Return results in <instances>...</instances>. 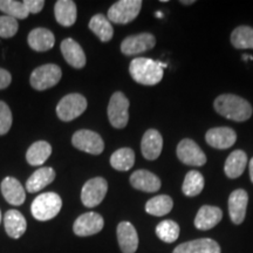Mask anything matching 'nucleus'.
Wrapping results in <instances>:
<instances>
[{"label": "nucleus", "mask_w": 253, "mask_h": 253, "mask_svg": "<svg viewBox=\"0 0 253 253\" xmlns=\"http://www.w3.org/2000/svg\"><path fill=\"white\" fill-rule=\"evenodd\" d=\"M167 63L147 58H136L129 65V73L137 84L143 86H155L163 79V68Z\"/></svg>", "instance_id": "f257e3e1"}, {"label": "nucleus", "mask_w": 253, "mask_h": 253, "mask_svg": "<svg viewBox=\"0 0 253 253\" xmlns=\"http://www.w3.org/2000/svg\"><path fill=\"white\" fill-rule=\"evenodd\" d=\"M214 109L219 115L236 122H244L251 118L252 106L249 101L233 94H224L214 100Z\"/></svg>", "instance_id": "f03ea898"}, {"label": "nucleus", "mask_w": 253, "mask_h": 253, "mask_svg": "<svg viewBox=\"0 0 253 253\" xmlns=\"http://www.w3.org/2000/svg\"><path fill=\"white\" fill-rule=\"evenodd\" d=\"M62 208V199L55 192H45L37 196L31 205L32 216L39 221L50 220L58 216Z\"/></svg>", "instance_id": "7ed1b4c3"}, {"label": "nucleus", "mask_w": 253, "mask_h": 253, "mask_svg": "<svg viewBox=\"0 0 253 253\" xmlns=\"http://www.w3.org/2000/svg\"><path fill=\"white\" fill-rule=\"evenodd\" d=\"M61 77L62 71L58 65L46 63L32 72L30 82L36 90H46L58 84Z\"/></svg>", "instance_id": "20e7f679"}, {"label": "nucleus", "mask_w": 253, "mask_h": 253, "mask_svg": "<svg viewBox=\"0 0 253 253\" xmlns=\"http://www.w3.org/2000/svg\"><path fill=\"white\" fill-rule=\"evenodd\" d=\"M87 109V100L81 94L66 95L56 106V114L61 121L69 122L82 115Z\"/></svg>", "instance_id": "39448f33"}, {"label": "nucleus", "mask_w": 253, "mask_h": 253, "mask_svg": "<svg viewBox=\"0 0 253 253\" xmlns=\"http://www.w3.org/2000/svg\"><path fill=\"white\" fill-rule=\"evenodd\" d=\"M141 8V0H120L108 9L107 18L114 24L126 25L136 19L140 14Z\"/></svg>", "instance_id": "423d86ee"}, {"label": "nucleus", "mask_w": 253, "mask_h": 253, "mask_svg": "<svg viewBox=\"0 0 253 253\" xmlns=\"http://www.w3.org/2000/svg\"><path fill=\"white\" fill-rule=\"evenodd\" d=\"M108 119L116 129H123L129 121V100L122 91L112 95L108 104Z\"/></svg>", "instance_id": "0eeeda50"}, {"label": "nucleus", "mask_w": 253, "mask_h": 253, "mask_svg": "<svg viewBox=\"0 0 253 253\" xmlns=\"http://www.w3.org/2000/svg\"><path fill=\"white\" fill-rule=\"evenodd\" d=\"M108 183L102 177H94L84 183L81 190V201L86 208L97 207L106 197Z\"/></svg>", "instance_id": "6e6552de"}, {"label": "nucleus", "mask_w": 253, "mask_h": 253, "mask_svg": "<svg viewBox=\"0 0 253 253\" xmlns=\"http://www.w3.org/2000/svg\"><path fill=\"white\" fill-rule=\"evenodd\" d=\"M72 144L75 148L90 155H100L104 150L102 137L93 130L81 129L73 135Z\"/></svg>", "instance_id": "1a4fd4ad"}, {"label": "nucleus", "mask_w": 253, "mask_h": 253, "mask_svg": "<svg viewBox=\"0 0 253 253\" xmlns=\"http://www.w3.org/2000/svg\"><path fill=\"white\" fill-rule=\"evenodd\" d=\"M177 157L183 164L202 167L207 163V156L195 141L184 138L177 145Z\"/></svg>", "instance_id": "9d476101"}, {"label": "nucleus", "mask_w": 253, "mask_h": 253, "mask_svg": "<svg viewBox=\"0 0 253 253\" xmlns=\"http://www.w3.org/2000/svg\"><path fill=\"white\" fill-rule=\"evenodd\" d=\"M156 45V38L151 33H140L126 37L121 43V52L125 55H137L153 49Z\"/></svg>", "instance_id": "9b49d317"}, {"label": "nucleus", "mask_w": 253, "mask_h": 253, "mask_svg": "<svg viewBox=\"0 0 253 253\" xmlns=\"http://www.w3.org/2000/svg\"><path fill=\"white\" fill-rule=\"evenodd\" d=\"M104 226V220L101 214L96 212H87L81 214L74 221L73 231L79 237L93 236L102 231Z\"/></svg>", "instance_id": "f8f14e48"}, {"label": "nucleus", "mask_w": 253, "mask_h": 253, "mask_svg": "<svg viewBox=\"0 0 253 253\" xmlns=\"http://www.w3.org/2000/svg\"><path fill=\"white\" fill-rule=\"evenodd\" d=\"M249 195L245 190H235L229 197V214L233 224H242L245 219Z\"/></svg>", "instance_id": "ddd939ff"}, {"label": "nucleus", "mask_w": 253, "mask_h": 253, "mask_svg": "<svg viewBox=\"0 0 253 253\" xmlns=\"http://www.w3.org/2000/svg\"><path fill=\"white\" fill-rule=\"evenodd\" d=\"M119 246L122 253H135L138 248L137 231L129 221H121L116 230Z\"/></svg>", "instance_id": "4468645a"}, {"label": "nucleus", "mask_w": 253, "mask_h": 253, "mask_svg": "<svg viewBox=\"0 0 253 253\" xmlns=\"http://www.w3.org/2000/svg\"><path fill=\"white\" fill-rule=\"evenodd\" d=\"M208 144L216 149H227L231 148L237 141V134L235 130L227 126L210 129L205 135Z\"/></svg>", "instance_id": "2eb2a0df"}, {"label": "nucleus", "mask_w": 253, "mask_h": 253, "mask_svg": "<svg viewBox=\"0 0 253 253\" xmlns=\"http://www.w3.org/2000/svg\"><path fill=\"white\" fill-rule=\"evenodd\" d=\"M163 148L162 135L156 129H149L144 132L141 142L142 155L145 160L155 161L160 157Z\"/></svg>", "instance_id": "dca6fc26"}, {"label": "nucleus", "mask_w": 253, "mask_h": 253, "mask_svg": "<svg viewBox=\"0 0 253 253\" xmlns=\"http://www.w3.org/2000/svg\"><path fill=\"white\" fill-rule=\"evenodd\" d=\"M60 49H61L63 58L73 68L81 69L86 66V54H84L82 47L75 40L71 38L65 39L61 42Z\"/></svg>", "instance_id": "f3484780"}, {"label": "nucleus", "mask_w": 253, "mask_h": 253, "mask_svg": "<svg viewBox=\"0 0 253 253\" xmlns=\"http://www.w3.org/2000/svg\"><path fill=\"white\" fill-rule=\"evenodd\" d=\"M0 188H1V194L7 203L14 205V207L24 204L25 199H26V192H25L24 186L14 177H6L2 179Z\"/></svg>", "instance_id": "a211bd4d"}, {"label": "nucleus", "mask_w": 253, "mask_h": 253, "mask_svg": "<svg viewBox=\"0 0 253 253\" xmlns=\"http://www.w3.org/2000/svg\"><path fill=\"white\" fill-rule=\"evenodd\" d=\"M27 42L31 48L36 52H46V50L53 48L55 43V37L47 28L38 27L30 32Z\"/></svg>", "instance_id": "6ab92c4d"}, {"label": "nucleus", "mask_w": 253, "mask_h": 253, "mask_svg": "<svg viewBox=\"0 0 253 253\" xmlns=\"http://www.w3.org/2000/svg\"><path fill=\"white\" fill-rule=\"evenodd\" d=\"M130 184L132 188L143 192H156L161 189L160 178L155 173L148 170H137L130 176Z\"/></svg>", "instance_id": "aec40b11"}, {"label": "nucleus", "mask_w": 253, "mask_h": 253, "mask_svg": "<svg viewBox=\"0 0 253 253\" xmlns=\"http://www.w3.org/2000/svg\"><path fill=\"white\" fill-rule=\"evenodd\" d=\"M172 253H220V246L216 240L201 238L183 243Z\"/></svg>", "instance_id": "412c9836"}, {"label": "nucleus", "mask_w": 253, "mask_h": 253, "mask_svg": "<svg viewBox=\"0 0 253 253\" xmlns=\"http://www.w3.org/2000/svg\"><path fill=\"white\" fill-rule=\"evenodd\" d=\"M223 218V211L217 207L203 205L195 218V226L198 230L207 231L217 225Z\"/></svg>", "instance_id": "4be33fe9"}, {"label": "nucleus", "mask_w": 253, "mask_h": 253, "mask_svg": "<svg viewBox=\"0 0 253 253\" xmlns=\"http://www.w3.org/2000/svg\"><path fill=\"white\" fill-rule=\"evenodd\" d=\"M4 225L8 237L19 239L26 232L27 221L24 214L18 210H8L4 216Z\"/></svg>", "instance_id": "5701e85b"}, {"label": "nucleus", "mask_w": 253, "mask_h": 253, "mask_svg": "<svg viewBox=\"0 0 253 253\" xmlns=\"http://www.w3.org/2000/svg\"><path fill=\"white\" fill-rule=\"evenodd\" d=\"M55 179V171L53 168L45 167L40 168L37 171H34L27 179L26 189L30 194H36L45 189L47 185Z\"/></svg>", "instance_id": "b1692460"}, {"label": "nucleus", "mask_w": 253, "mask_h": 253, "mask_svg": "<svg viewBox=\"0 0 253 253\" xmlns=\"http://www.w3.org/2000/svg\"><path fill=\"white\" fill-rule=\"evenodd\" d=\"M54 14L58 24L63 27H71L77 21V5L72 0H59L55 2Z\"/></svg>", "instance_id": "393cba45"}, {"label": "nucleus", "mask_w": 253, "mask_h": 253, "mask_svg": "<svg viewBox=\"0 0 253 253\" xmlns=\"http://www.w3.org/2000/svg\"><path fill=\"white\" fill-rule=\"evenodd\" d=\"M246 164H248V156L243 150L232 151L227 157L224 171L229 178H238L244 172Z\"/></svg>", "instance_id": "a878e982"}, {"label": "nucleus", "mask_w": 253, "mask_h": 253, "mask_svg": "<svg viewBox=\"0 0 253 253\" xmlns=\"http://www.w3.org/2000/svg\"><path fill=\"white\" fill-rule=\"evenodd\" d=\"M52 154V145L46 141H38L28 148L26 160L30 166L39 167L48 160Z\"/></svg>", "instance_id": "bb28decb"}, {"label": "nucleus", "mask_w": 253, "mask_h": 253, "mask_svg": "<svg viewBox=\"0 0 253 253\" xmlns=\"http://www.w3.org/2000/svg\"><path fill=\"white\" fill-rule=\"evenodd\" d=\"M89 30L96 36L102 42H108L113 39L114 36V28L112 23L108 20V18L103 14H95L90 19Z\"/></svg>", "instance_id": "cd10ccee"}, {"label": "nucleus", "mask_w": 253, "mask_h": 253, "mask_svg": "<svg viewBox=\"0 0 253 253\" xmlns=\"http://www.w3.org/2000/svg\"><path fill=\"white\" fill-rule=\"evenodd\" d=\"M173 202L172 198L167 195L155 196L145 204V211L151 216L162 217L166 216L172 210Z\"/></svg>", "instance_id": "c85d7f7f"}, {"label": "nucleus", "mask_w": 253, "mask_h": 253, "mask_svg": "<svg viewBox=\"0 0 253 253\" xmlns=\"http://www.w3.org/2000/svg\"><path fill=\"white\" fill-rule=\"evenodd\" d=\"M135 164V153L130 148H121L110 156V166L118 171H128Z\"/></svg>", "instance_id": "c756f323"}, {"label": "nucleus", "mask_w": 253, "mask_h": 253, "mask_svg": "<svg viewBox=\"0 0 253 253\" xmlns=\"http://www.w3.org/2000/svg\"><path fill=\"white\" fill-rule=\"evenodd\" d=\"M204 189V177L201 172L191 170L186 173L184 182L182 185L183 194L188 197H195L198 196Z\"/></svg>", "instance_id": "7c9ffc66"}, {"label": "nucleus", "mask_w": 253, "mask_h": 253, "mask_svg": "<svg viewBox=\"0 0 253 253\" xmlns=\"http://www.w3.org/2000/svg\"><path fill=\"white\" fill-rule=\"evenodd\" d=\"M231 43L238 49H253V28L239 26L231 34Z\"/></svg>", "instance_id": "2f4dec72"}, {"label": "nucleus", "mask_w": 253, "mask_h": 253, "mask_svg": "<svg viewBox=\"0 0 253 253\" xmlns=\"http://www.w3.org/2000/svg\"><path fill=\"white\" fill-rule=\"evenodd\" d=\"M0 11L15 20L26 19L30 15L25 2L17 1V0H0Z\"/></svg>", "instance_id": "473e14b6"}, {"label": "nucleus", "mask_w": 253, "mask_h": 253, "mask_svg": "<svg viewBox=\"0 0 253 253\" xmlns=\"http://www.w3.org/2000/svg\"><path fill=\"white\" fill-rule=\"evenodd\" d=\"M156 235L164 243H173L179 237V226L176 221L167 219L156 226Z\"/></svg>", "instance_id": "72a5a7b5"}, {"label": "nucleus", "mask_w": 253, "mask_h": 253, "mask_svg": "<svg viewBox=\"0 0 253 253\" xmlns=\"http://www.w3.org/2000/svg\"><path fill=\"white\" fill-rule=\"evenodd\" d=\"M18 20L8 15H0V38L8 39V38L14 37L18 33Z\"/></svg>", "instance_id": "f704fd0d"}, {"label": "nucleus", "mask_w": 253, "mask_h": 253, "mask_svg": "<svg viewBox=\"0 0 253 253\" xmlns=\"http://www.w3.org/2000/svg\"><path fill=\"white\" fill-rule=\"evenodd\" d=\"M12 113L4 101H0V136L7 134L12 126Z\"/></svg>", "instance_id": "c9c22d12"}, {"label": "nucleus", "mask_w": 253, "mask_h": 253, "mask_svg": "<svg viewBox=\"0 0 253 253\" xmlns=\"http://www.w3.org/2000/svg\"><path fill=\"white\" fill-rule=\"evenodd\" d=\"M25 5L28 9L30 13H39V12L42 11L43 6H45V1L43 0H25Z\"/></svg>", "instance_id": "e433bc0d"}, {"label": "nucleus", "mask_w": 253, "mask_h": 253, "mask_svg": "<svg viewBox=\"0 0 253 253\" xmlns=\"http://www.w3.org/2000/svg\"><path fill=\"white\" fill-rule=\"evenodd\" d=\"M12 82V75L9 74L8 71L4 68H0V89L7 88Z\"/></svg>", "instance_id": "4c0bfd02"}, {"label": "nucleus", "mask_w": 253, "mask_h": 253, "mask_svg": "<svg viewBox=\"0 0 253 253\" xmlns=\"http://www.w3.org/2000/svg\"><path fill=\"white\" fill-rule=\"evenodd\" d=\"M249 169H250V178H251V181L253 183V158H252L251 161H250Z\"/></svg>", "instance_id": "58836bf2"}, {"label": "nucleus", "mask_w": 253, "mask_h": 253, "mask_svg": "<svg viewBox=\"0 0 253 253\" xmlns=\"http://www.w3.org/2000/svg\"><path fill=\"white\" fill-rule=\"evenodd\" d=\"M252 60L253 59V56H251V55H243V60H244V61H245V60Z\"/></svg>", "instance_id": "ea45409f"}, {"label": "nucleus", "mask_w": 253, "mask_h": 253, "mask_svg": "<svg viewBox=\"0 0 253 253\" xmlns=\"http://www.w3.org/2000/svg\"><path fill=\"white\" fill-rule=\"evenodd\" d=\"M182 4H184V5H191V4H194V0H191V1H181Z\"/></svg>", "instance_id": "a19ab883"}, {"label": "nucleus", "mask_w": 253, "mask_h": 253, "mask_svg": "<svg viewBox=\"0 0 253 253\" xmlns=\"http://www.w3.org/2000/svg\"><path fill=\"white\" fill-rule=\"evenodd\" d=\"M156 15H157V17H160V18H162V17H163V15H162V13H161V12H157Z\"/></svg>", "instance_id": "79ce46f5"}, {"label": "nucleus", "mask_w": 253, "mask_h": 253, "mask_svg": "<svg viewBox=\"0 0 253 253\" xmlns=\"http://www.w3.org/2000/svg\"><path fill=\"white\" fill-rule=\"evenodd\" d=\"M0 223H1V211H0Z\"/></svg>", "instance_id": "37998d69"}]
</instances>
